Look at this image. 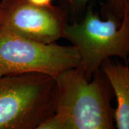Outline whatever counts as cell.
Returning <instances> with one entry per match:
<instances>
[{"mask_svg": "<svg viewBox=\"0 0 129 129\" xmlns=\"http://www.w3.org/2000/svg\"><path fill=\"white\" fill-rule=\"evenodd\" d=\"M55 112L37 129H113V90L103 70L88 80L78 66L55 78Z\"/></svg>", "mask_w": 129, "mask_h": 129, "instance_id": "1", "label": "cell"}, {"mask_svg": "<svg viewBox=\"0 0 129 129\" xmlns=\"http://www.w3.org/2000/svg\"><path fill=\"white\" fill-rule=\"evenodd\" d=\"M55 85L45 74L0 77V129H37L55 112Z\"/></svg>", "mask_w": 129, "mask_h": 129, "instance_id": "2", "label": "cell"}, {"mask_svg": "<svg viewBox=\"0 0 129 129\" xmlns=\"http://www.w3.org/2000/svg\"><path fill=\"white\" fill-rule=\"evenodd\" d=\"M104 18L106 20L101 19L88 7L80 22L67 24L64 27L63 38L76 48L79 66L88 80L107 59L118 56L127 61L129 56V20L112 14Z\"/></svg>", "mask_w": 129, "mask_h": 129, "instance_id": "3", "label": "cell"}, {"mask_svg": "<svg viewBox=\"0 0 129 129\" xmlns=\"http://www.w3.org/2000/svg\"><path fill=\"white\" fill-rule=\"evenodd\" d=\"M79 65L78 52L73 45L34 41L0 27V77L41 73L55 79Z\"/></svg>", "mask_w": 129, "mask_h": 129, "instance_id": "4", "label": "cell"}, {"mask_svg": "<svg viewBox=\"0 0 129 129\" xmlns=\"http://www.w3.org/2000/svg\"><path fill=\"white\" fill-rule=\"evenodd\" d=\"M68 14L60 7H39L27 0H2L0 27L42 43L63 38Z\"/></svg>", "mask_w": 129, "mask_h": 129, "instance_id": "5", "label": "cell"}, {"mask_svg": "<svg viewBox=\"0 0 129 129\" xmlns=\"http://www.w3.org/2000/svg\"><path fill=\"white\" fill-rule=\"evenodd\" d=\"M101 68L106 75L117 99L114 121L118 129H129V67L107 59Z\"/></svg>", "mask_w": 129, "mask_h": 129, "instance_id": "6", "label": "cell"}, {"mask_svg": "<svg viewBox=\"0 0 129 129\" xmlns=\"http://www.w3.org/2000/svg\"><path fill=\"white\" fill-rule=\"evenodd\" d=\"M90 0H68L73 9L78 12L83 10ZM129 9V0H108L103 6L101 12L103 17L112 14L122 19L125 12Z\"/></svg>", "mask_w": 129, "mask_h": 129, "instance_id": "7", "label": "cell"}, {"mask_svg": "<svg viewBox=\"0 0 129 129\" xmlns=\"http://www.w3.org/2000/svg\"><path fill=\"white\" fill-rule=\"evenodd\" d=\"M32 5L39 7H49L52 5V0H27Z\"/></svg>", "mask_w": 129, "mask_h": 129, "instance_id": "8", "label": "cell"}, {"mask_svg": "<svg viewBox=\"0 0 129 129\" xmlns=\"http://www.w3.org/2000/svg\"><path fill=\"white\" fill-rule=\"evenodd\" d=\"M124 16L129 20V9L128 11H127V12H125V14H124ZM124 16H123V17H124Z\"/></svg>", "mask_w": 129, "mask_h": 129, "instance_id": "9", "label": "cell"}, {"mask_svg": "<svg viewBox=\"0 0 129 129\" xmlns=\"http://www.w3.org/2000/svg\"><path fill=\"white\" fill-rule=\"evenodd\" d=\"M126 62H128L129 63V56L128 57V58H127V61H126Z\"/></svg>", "mask_w": 129, "mask_h": 129, "instance_id": "10", "label": "cell"}]
</instances>
